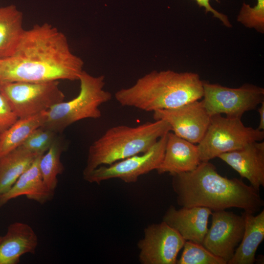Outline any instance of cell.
<instances>
[{
	"label": "cell",
	"instance_id": "cell-1",
	"mask_svg": "<svg viewBox=\"0 0 264 264\" xmlns=\"http://www.w3.org/2000/svg\"><path fill=\"white\" fill-rule=\"evenodd\" d=\"M82 59L56 27L37 24L25 30L12 56L0 60V82L79 80Z\"/></svg>",
	"mask_w": 264,
	"mask_h": 264
},
{
	"label": "cell",
	"instance_id": "cell-2",
	"mask_svg": "<svg viewBox=\"0 0 264 264\" xmlns=\"http://www.w3.org/2000/svg\"><path fill=\"white\" fill-rule=\"evenodd\" d=\"M172 176L177 203L181 207L201 206L212 211L238 208L254 214L264 204L259 190L241 179L221 176L209 161Z\"/></svg>",
	"mask_w": 264,
	"mask_h": 264
},
{
	"label": "cell",
	"instance_id": "cell-3",
	"mask_svg": "<svg viewBox=\"0 0 264 264\" xmlns=\"http://www.w3.org/2000/svg\"><path fill=\"white\" fill-rule=\"evenodd\" d=\"M203 81L195 72L153 70L131 87L116 91L114 97L122 106L153 112L200 100Z\"/></svg>",
	"mask_w": 264,
	"mask_h": 264
},
{
	"label": "cell",
	"instance_id": "cell-4",
	"mask_svg": "<svg viewBox=\"0 0 264 264\" xmlns=\"http://www.w3.org/2000/svg\"><path fill=\"white\" fill-rule=\"evenodd\" d=\"M170 131V125L163 120L135 127L119 125L109 129L90 146L83 175L100 166L146 152Z\"/></svg>",
	"mask_w": 264,
	"mask_h": 264
},
{
	"label": "cell",
	"instance_id": "cell-5",
	"mask_svg": "<svg viewBox=\"0 0 264 264\" xmlns=\"http://www.w3.org/2000/svg\"><path fill=\"white\" fill-rule=\"evenodd\" d=\"M105 77L92 76L83 70L80 76L78 95L68 101H65L47 110L43 127L58 133L76 122L101 117L100 106L111 99V94L104 89Z\"/></svg>",
	"mask_w": 264,
	"mask_h": 264
},
{
	"label": "cell",
	"instance_id": "cell-6",
	"mask_svg": "<svg viewBox=\"0 0 264 264\" xmlns=\"http://www.w3.org/2000/svg\"><path fill=\"white\" fill-rule=\"evenodd\" d=\"M264 138V131L246 127L241 118L211 116L207 130L197 145L201 162L209 161L224 153L240 149Z\"/></svg>",
	"mask_w": 264,
	"mask_h": 264
},
{
	"label": "cell",
	"instance_id": "cell-7",
	"mask_svg": "<svg viewBox=\"0 0 264 264\" xmlns=\"http://www.w3.org/2000/svg\"><path fill=\"white\" fill-rule=\"evenodd\" d=\"M0 93L18 118L47 111L65 98L59 81L0 82Z\"/></svg>",
	"mask_w": 264,
	"mask_h": 264
},
{
	"label": "cell",
	"instance_id": "cell-8",
	"mask_svg": "<svg viewBox=\"0 0 264 264\" xmlns=\"http://www.w3.org/2000/svg\"><path fill=\"white\" fill-rule=\"evenodd\" d=\"M202 104L210 116L224 114L241 118L246 111L255 109L264 101V88L245 84L232 88L203 81Z\"/></svg>",
	"mask_w": 264,
	"mask_h": 264
},
{
	"label": "cell",
	"instance_id": "cell-9",
	"mask_svg": "<svg viewBox=\"0 0 264 264\" xmlns=\"http://www.w3.org/2000/svg\"><path fill=\"white\" fill-rule=\"evenodd\" d=\"M167 133L161 137L146 152L110 165L100 166L83 175L84 179L98 184L113 178H118L128 183L135 182L140 176L156 170L161 164L164 155Z\"/></svg>",
	"mask_w": 264,
	"mask_h": 264
},
{
	"label": "cell",
	"instance_id": "cell-10",
	"mask_svg": "<svg viewBox=\"0 0 264 264\" xmlns=\"http://www.w3.org/2000/svg\"><path fill=\"white\" fill-rule=\"evenodd\" d=\"M185 241L163 221L151 224L145 228L144 236L137 243L139 262L142 264H176Z\"/></svg>",
	"mask_w": 264,
	"mask_h": 264
},
{
	"label": "cell",
	"instance_id": "cell-11",
	"mask_svg": "<svg viewBox=\"0 0 264 264\" xmlns=\"http://www.w3.org/2000/svg\"><path fill=\"white\" fill-rule=\"evenodd\" d=\"M210 227L202 245L227 264L241 242L245 226L244 215L225 210L212 211Z\"/></svg>",
	"mask_w": 264,
	"mask_h": 264
},
{
	"label": "cell",
	"instance_id": "cell-12",
	"mask_svg": "<svg viewBox=\"0 0 264 264\" xmlns=\"http://www.w3.org/2000/svg\"><path fill=\"white\" fill-rule=\"evenodd\" d=\"M153 118L166 121L174 133L196 144L203 137L211 116L199 100L175 108L154 110Z\"/></svg>",
	"mask_w": 264,
	"mask_h": 264
},
{
	"label": "cell",
	"instance_id": "cell-13",
	"mask_svg": "<svg viewBox=\"0 0 264 264\" xmlns=\"http://www.w3.org/2000/svg\"><path fill=\"white\" fill-rule=\"evenodd\" d=\"M257 190L264 186V142L254 141L218 156Z\"/></svg>",
	"mask_w": 264,
	"mask_h": 264
},
{
	"label": "cell",
	"instance_id": "cell-14",
	"mask_svg": "<svg viewBox=\"0 0 264 264\" xmlns=\"http://www.w3.org/2000/svg\"><path fill=\"white\" fill-rule=\"evenodd\" d=\"M212 213L211 209L204 207H182L177 209L171 206L162 221L176 230L186 241L202 244Z\"/></svg>",
	"mask_w": 264,
	"mask_h": 264
},
{
	"label": "cell",
	"instance_id": "cell-15",
	"mask_svg": "<svg viewBox=\"0 0 264 264\" xmlns=\"http://www.w3.org/2000/svg\"><path fill=\"white\" fill-rule=\"evenodd\" d=\"M200 162L197 145L170 131L167 135L163 160L156 170L159 174L168 173L172 176L193 171Z\"/></svg>",
	"mask_w": 264,
	"mask_h": 264
},
{
	"label": "cell",
	"instance_id": "cell-16",
	"mask_svg": "<svg viewBox=\"0 0 264 264\" xmlns=\"http://www.w3.org/2000/svg\"><path fill=\"white\" fill-rule=\"evenodd\" d=\"M38 244L37 234L28 224L15 222L9 225L0 241V264H16L27 253L34 254Z\"/></svg>",
	"mask_w": 264,
	"mask_h": 264
},
{
	"label": "cell",
	"instance_id": "cell-17",
	"mask_svg": "<svg viewBox=\"0 0 264 264\" xmlns=\"http://www.w3.org/2000/svg\"><path fill=\"white\" fill-rule=\"evenodd\" d=\"M41 155L37 156L11 188L0 196V207L10 200L22 196L40 204L45 203L53 198L54 192L47 187L40 171L39 161Z\"/></svg>",
	"mask_w": 264,
	"mask_h": 264
},
{
	"label": "cell",
	"instance_id": "cell-18",
	"mask_svg": "<svg viewBox=\"0 0 264 264\" xmlns=\"http://www.w3.org/2000/svg\"><path fill=\"white\" fill-rule=\"evenodd\" d=\"M245 219L242 239L227 264H253L256 252L264 239V210L254 216L243 212Z\"/></svg>",
	"mask_w": 264,
	"mask_h": 264
},
{
	"label": "cell",
	"instance_id": "cell-19",
	"mask_svg": "<svg viewBox=\"0 0 264 264\" xmlns=\"http://www.w3.org/2000/svg\"><path fill=\"white\" fill-rule=\"evenodd\" d=\"M23 14L13 4L0 7V60L14 53L25 29Z\"/></svg>",
	"mask_w": 264,
	"mask_h": 264
},
{
	"label": "cell",
	"instance_id": "cell-20",
	"mask_svg": "<svg viewBox=\"0 0 264 264\" xmlns=\"http://www.w3.org/2000/svg\"><path fill=\"white\" fill-rule=\"evenodd\" d=\"M39 155L19 147L0 157V196L11 188Z\"/></svg>",
	"mask_w": 264,
	"mask_h": 264
},
{
	"label": "cell",
	"instance_id": "cell-21",
	"mask_svg": "<svg viewBox=\"0 0 264 264\" xmlns=\"http://www.w3.org/2000/svg\"><path fill=\"white\" fill-rule=\"evenodd\" d=\"M47 111L18 119L0 134V157L20 146L36 129L43 127Z\"/></svg>",
	"mask_w": 264,
	"mask_h": 264
},
{
	"label": "cell",
	"instance_id": "cell-22",
	"mask_svg": "<svg viewBox=\"0 0 264 264\" xmlns=\"http://www.w3.org/2000/svg\"><path fill=\"white\" fill-rule=\"evenodd\" d=\"M64 150L65 146L58 137L50 148L39 158V167L44 181L53 192L57 186L58 176L64 170L61 156Z\"/></svg>",
	"mask_w": 264,
	"mask_h": 264
},
{
	"label": "cell",
	"instance_id": "cell-23",
	"mask_svg": "<svg viewBox=\"0 0 264 264\" xmlns=\"http://www.w3.org/2000/svg\"><path fill=\"white\" fill-rule=\"evenodd\" d=\"M183 250L176 264H227L222 259L216 256L201 244L185 241Z\"/></svg>",
	"mask_w": 264,
	"mask_h": 264
},
{
	"label": "cell",
	"instance_id": "cell-24",
	"mask_svg": "<svg viewBox=\"0 0 264 264\" xmlns=\"http://www.w3.org/2000/svg\"><path fill=\"white\" fill-rule=\"evenodd\" d=\"M57 133L44 127L35 130L19 147L37 154L46 152L57 138Z\"/></svg>",
	"mask_w": 264,
	"mask_h": 264
},
{
	"label": "cell",
	"instance_id": "cell-25",
	"mask_svg": "<svg viewBox=\"0 0 264 264\" xmlns=\"http://www.w3.org/2000/svg\"><path fill=\"white\" fill-rule=\"evenodd\" d=\"M237 21L247 28L264 33V0H257L256 5L251 7L243 2L237 18Z\"/></svg>",
	"mask_w": 264,
	"mask_h": 264
},
{
	"label": "cell",
	"instance_id": "cell-26",
	"mask_svg": "<svg viewBox=\"0 0 264 264\" xmlns=\"http://www.w3.org/2000/svg\"><path fill=\"white\" fill-rule=\"evenodd\" d=\"M18 117L5 98L0 93V134L9 128Z\"/></svg>",
	"mask_w": 264,
	"mask_h": 264
},
{
	"label": "cell",
	"instance_id": "cell-27",
	"mask_svg": "<svg viewBox=\"0 0 264 264\" xmlns=\"http://www.w3.org/2000/svg\"><path fill=\"white\" fill-rule=\"evenodd\" d=\"M200 7L204 8L205 13L210 12L213 14V17L220 20L222 24L226 27L230 28L232 24L230 22L227 15L220 13L215 9L210 3V0H193Z\"/></svg>",
	"mask_w": 264,
	"mask_h": 264
},
{
	"label": "cell",
	"instance_id": "cell-28",
	"mask_svg": "<svg viewBox=\"0 0 264 264\" xmlns=\"http://www.w3.org/2000/svg\"><path fill=\"white\" fill-rule=\"evenodd\" d=\"M261 106L259 108L258 111L259 112L260 119V123L257 129L260 131L264 130V101L261 104Z\"/></svg>",
	"mask_w": 264,
	"mask_h": 264
},
{
	"label": "cell",
	"instance_id": "cell-29",
	"mask_svg": "<svg viewBox=\"0 0 264 264\" xmlns=\"http://www.w3.org/2000/svg\"><path fill=\"white\" fill-rule=\"evenodd\" d=\"M1 238H2V236L0 235V241L1 239Z\"/></svg>",
	"mask_w": 264,
	"mask_h": 264
}]
</instances>
